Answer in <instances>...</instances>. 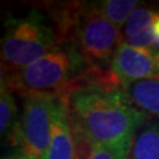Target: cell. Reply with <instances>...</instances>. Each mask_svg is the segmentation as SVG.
Instances as JSON below:
<instances>
[{"instance_id": "6da1fadb", "label": "cell", "mask_w": 159, "mask_h": 159, "mask_svg": "<svg viewBox=\"0 0 159 159\" xmlns=\"http://www.w3.org/2000/svg\"><path fill=\"white\" fill-rule=\"evenodd\" d=\"M61 98L67 104L71 124L118 159H129L138 131L152 118L125 90L77 91Z\"/></svg>"}, {"instance_id": "7a4b0ae2", "label": "cell", "mask_w": 159, "mask_h": 159, "mask_svg": "<svg viewBox=\"0 0 159 159\" xmlns=\"http://www.w3.org/2000/svg\"><path fill=\"white\" fill-rule=\"evenodd\" d=\"M92 65L75 43L67 41L27 67L1 75V81L21 98L30 93L63 97Z\"/></svg>"}, {"instance_id": "3957f363", "label": "cell", "mask_w": 159, "mask_h": 159, "mask_svg": "<svg viewBox=\"0 0 159 159\" xmlns=\"http://www.w3.org/2000/svg\"><path fill=\"white\" fill-rule=\"evenodd\" d=\"M59 46L51 21L33 10L29 16L6 23L1 40V75L18 72Z\"/></svg>"}, {"instance_id": "277c9868", "label": "cell", "mask_w": 159, "mask_h": 159, "mask_svg": "<svg viewBox=\"0 0 159 159\" xmlns=\"http://www.w3.org/2000/svg\"><path fill=\"white\" fill-rule=\"evenodd\" d=\"M91 64L111 68L114 53L124 41L120 29L97 10L94 1H81L72 40Z\"/></svg>"}, {"instance_id": "5b68a950", "label": "cell", "mask_w": 159, "mask_h": 159, "mask_svg": "<svg viewBox=\"0 0 159 159\" xmlns=\"http://www.w3.org/2000/svg\"><path fill=\"white\" fill-rule=\"evenodd\" d=\"M57 96L30 93L23 97L14 148L30 159H46L52 136Z\"/></svg>"}, {"instance_id": "8992f818", "label": "cell", "mask_w": 159, "mask_h": 159, "mask_svg": "<svg viewBox=\"0 0 159 159\" xmlns=\"http://www.w3.org/2000/svg\"><path fill=\"white\" fill-rule=\"evenodd\" d=\"M111 67L124 90L142 80H159L158 51L134 47L124 40L114 53Z\"/></svg>"}, {"instance_id": "52a82bcc", "label": "cell", "mask_w": 159, "mask_h": 159, "mask_svg": "<svg viewBox=\"0 0 159 159\" xmlns=\"http://www.w3.org/2000/svg\"><path fill=\"white\" fill-rule=\"evenodd\" d=\"M46 159H74V143L67 104L57 96L52 136Z\"/></svg>"}, {"instance_id": "ba28073f", "label": "cell", "mask_w": 159, "mask_h": 159, "mask_svg": "<svg viewBox=\"0 0 159 159\" xmlns=\"http://www.w3.org/2000/svg\"><path fill=\"white\" fill-rule=\"evenodd\" d=\"M81 1H47L41 4L50 19L59 45L72 40V34L79 14Z\"/></svg>"}, {"instance_id": "9c48e42d", "label": "cell", "mask_w": 159, "mask_h": 159, "mask_svg": "<svg viewBox=\"0 0 159 159\" xmlns=\"http://www.w3.org/2000/svg\"><path fill=\"white\" fill-rule=\"evenodd\" d=\"M129 159H159V120L151 118L138 131Z\"/></svg>"}, {"instance_id": "30bf717a", "label": "cell", "mask_w": 159, "mask_h": 159, "mask_svg": "<svg viewBox=\"0 0 159 159\" xmlns=\"http://www.w3.org/2000/svg\"><path fill=\"white\" fill-rule=\"evenodd\" d=\"M19 119L17 116V105L14 93L4 81L0 83V132L1 137L14 145Z\"/></svg>"}, {"instance_id": "8fae6325", "label": "cell", "mask_w": 159, "mask_h": 159, "mask_svg": "<svg viewBox=\"0 0 159 159\" xmlns=\"http://www.w3.org/2000/svg\"><path fill=\"white\" fill-rule=\"evenodd\" d=\"M126 92L137 106L159 120V80H142L127 87Z\"/></svg>"}, {"instance_id": "7c38bea8", "label": "cell", "mask_w": 159, "mask_h": 159, "mask_svg": "<svg viewBox=\"0 0 159 159\" xmlns=\"http://www.w3.org/2000/svg\"><path fill=\"white\" fill-rule=\"evenodd\" d=\"M137 0H104L94 1L97 10L102 13L108 21L121 29L131 17L132 12L138 7Z\"/></svg>"}, {"instance_id": "4fadbf2b", "label": "cell", "mask_w": 159, "mask_h": 159, "mask_svg": "<svg viewBox=\"0 0 159 159\" xmlns=\"http://www.w3.org/2000/svg\"><path fill=\"white\" fill-rule=\"evenodd\" d=\"M159 12L154 11L152 8H148L145 6L137 7L134 11L132 12L131 17L126 21L124 26V40H127L137 35L138 33L143 32L144 30L148 29L152 26L154 19L158 16Z\"/></svg>"}, {"instance_id": "5bb4252c", "label": "cell", "mask_w": 159, "mask_h": 159, "mask_svg": "<svg viewBox=\"0 0 159 159\" xmlns=\"http://www.w3.org/2000/svg\"><path fill=\"white\" fill-rule=\"evenodd\" d=\"M130 45L139 48H150V50H156V43H154V35L152 26L148 29L144 30L143 32L138 33L137 35L132 37L130 39L125 40Z\"/></svg>"}, {"instance_id": "9a60e30c", "label": "cell", "mask_w": 159, "mask_h": 159, "mask_svg": "<svg viewBox=\"0 0 159 159\" xmlns=\"http://www.w3.org/2000/svg\"><path fill=\"white\" fill-rule=\"evenodd\" d=\"M89 159H118L111 151H108L106 148H104L102 145L94 142L93 150L91 152V156Z\"/></svg>"}, {"instance_id": "2e32d148", "label": "cell", "mask_w": 159, "mask_h": 159, "mask_svg": "<svg viewBox=\"0 0 159 159\" xmlns=\"http://www.w3.org/2000/svg\"><path fill=\"white\" fill-rule=\"evenodd\" d=\"M152 30H153V35H154V43H156V47L159 48V13L156 17L153 24H152Z\"/></svg>"}, {"instance_id": "e0dca14e", "label": "cell", "mask_w": 159, "mask_h": 159, "mask_svg": "<svg viewBox=\"0 0 159 159\" xmlns=\"http://www.w3.org/2000/svg\"><path fill=\"white\" fill-rule=\"evenodd\" d=\"M14 159H30V158L25 157V156H20V157H18V158H14Z\"/></svg>"}, {"instance_id": "ac0fdd59", "label": "cell", "mask_w": 159, "mask_h": 159, "mask_svg": "<svg viewBox=\"0 0 159 159\" xmlns=\"http://www.w3.org/2000/svg\"><path fill=\"white\" fill-rule=\"evenodd\" d=\"M158 65H159V51H158Z\"/></svg>"}]
</instances>
